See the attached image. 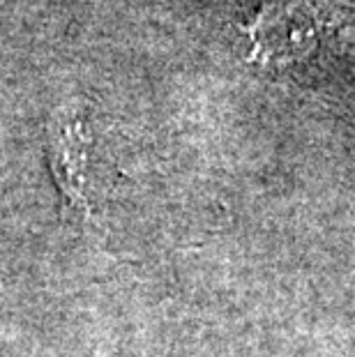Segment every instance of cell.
Instances as JSON below:
<instances>
[{"instance_id":"1","label":"cell","mask_w":355,"mask_h":357,"mask_svg":"<svg viewBox=\"0 0 355 357\" xmlns=\"http://www.w3.org/2000/svg\"><path fill=\"white\" fill-rule=\"evenodd\" d=\"M47 157L56 187L63 196L65 212L83 226L95 222L90 199V153L93 132L86 111L79 104L65 102L47 118Z\"/></svg>"},{"instance_id":"2","label":"cell","mask_w":355,"mask_h":357,"mask_svg":"<svg viewBox=\"0 0 355 357\" xmlns=\"http://www.w3.org/2000/svg\"><path fill=\"white\" fill-rule=\"evenodd\" d=\"M247 33L252 37V58L266 65L289 63L312 49L314 21L300 7L273 5L256 17Z\"/></svg>"}]
</instances>
